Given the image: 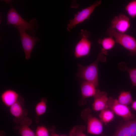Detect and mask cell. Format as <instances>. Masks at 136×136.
Wrapping results in <instances>:
<instances>
[{
  "label": "cell",
  "mask_w": 136,
  "mask_h": 136,
  "mask_svg": "<svg viewBox=\"0 0 136 136\" xmlns=\"http://www.w3.org/2000/svg\"><path fill=\"white\" fill-rule=\"evenodd\" d=\"M120 68L122 70L127 71L133 86L136 87V68L129 69L124 63H121Z\"/></svg>",
  "instance_id": "obj_20"
},
{
  "label": "cell",
  "mask_w": 136,
  "mask_h": 136,
  "mask_svg": "<svg viewBox=\"0 0 136 136\" xmlns=\"http://www.w3.org/2000/svg\"><path fill=\"white\" fill-rule=\"evenodd\" d=\"M106 33L112 37L116 42L128 50L130 54H136V40L133 37L125 33L118 32L111 27L107 29Z\"/></svg>",
  "instance_id": "obj_3"
},
{
  "label": "cell",
  "mask_w": 136,
  "mask_h": 136,
  "mask_svg": "<svg viewBox=\"0 0 136 136\" xmlns=\"http://www.w3.org/2000/svg\"><path fill=\"white\" fill-rule=\"evenodd\" d=\"M111 25V27L118 32L125 33L130 26L129 18L123 14H120L113 18Z\"/></svg>",
  "instance_id": "obj_10"
},
{
  "label": "cell",
  "mask_w": 136,
  "mask_h": 136,
  "mask_svg": "<svg viewBox=\"0 0 136 136\" xmlns=\"http://www.w3.org/2000/svg\"><path fill=\"white\" fill-rule=\"evenodd\" d=\"M125 9L130 17L132 18L136 17V0L130 2L126 5Z\"/></svg>",
  "instance_id": "obj_22"
},
{
  "label": "cell",
  "mask_w": 136,
  "mask_h": 136,
  "mask_svg": "<svg viewBox=\"0 0 136 136\" xmlns=\"http://www.w3.org/2000/svg\"><path fill=\"white\" fill-rule=\"evenodd\" d=\"M106 60L105 55L100 51L95 61L89 65L85 66L78 64V72L76 76L83 80L93 83L97 87L98 86V64L100 61L105 62Z\"/></svg>",
  "instance_id": "obj_1"
},
{
  "label": "cell",
  "mask_w": 136,
  "mask_h": 136,
  "mask_svg": "<svg viewBox=\"0 0 136 136\" xmlns=\"http://www.w3.org/2000/svg\"><path fill=\"white\" fill-rule=\"evenodd\" d=\"M11 8L7 13V24H11L21 27L26 30H28L32 36L36 34L33 29H37L39 27L37 21L35 19L32 18L28 23L23 19L10 4Z\"/></svg>",
  "instance_id": "obj_2"
},
{
  "label": "cell",
  "mask_w": 136,
  "mask_h": 136,
  "mask_svg": "<svg viewBox=\"0 0 136 136\" xmlns=\"http://www.w3.org/2000/svg\"><path fill=\"white\" fill-rule=\"evenodd\" d=\"M21 96L15 91L12 89H7L1 94V100L6 107H10L17 102Z\"/></svg>",
  "instance_id": "obj_13"
},
{
  "label": "cell",
  "mask_w": 136,
  "mask_h": 136,
  "mask_svg": "<svg viewBox=\"0 0 136 136\" xmlns=\"http://www.w3.org/2000/svg\"><path fill=\"white\" fill-rule=\"evenodd\" d=\"M14 26L18 30L20 34L25 58L26 60H29L36 42L39 41V39L38 37L29 35L25 29L17 26Z\"/></svg>",
  "instance_id": "obj_8"
},
{
  "label": "cell",
  "mask_w": 136,
  "mask_h": 136,
  "mask_svg": "<svg viewBox=\"0 0 136 136\" xmlns=\"http://www.w3.org/2000/svg\"><path fill=\"white\" fill-rule=\"evenodd\" d=\"M29 125L23 124L15 127L21 136H36L35 133L29 127Z\"/></svg>",
  "instance_id": "obj_19"
},
{
  "label": "cell",
  "mask_w": 136,
  "mask_h": 136,
  "mask_svg": "<svg viewBox=\"0 0 136 136\" xmlns=\"http://www.w3.org/2000/svg\"><path fill=\"white\" fill-rule=\"evenodd\" d=\"M85 130V127L84 126H75L70 130L69 136H87L84 132Z\"/></svg>",
  "instance_id": "obj_21"
},
{
  "label": "cell",
  "mask_w": 136,
  "mask_h": 136,
  "mask_svg": "<svg viewBox=\"0 0 136 136\" xmlns=\"http://www.w3.org/2000/svg\"><path fill=\"white\" fill-rule=\"evenodd\" d=\"M131 106L132 109L136 111V100L133 101Z\"/></svg>",
  "instance_id": "obj_26"
},
{
  "label": "cell",
  "mask_w": 136,
  "mask_h": 136,
  "mask_svg": "<svg viewBox=\"0 0 136 136\" xmlns=\"http://www.w3.org/2000/svg\"><path fill=\"white\" fill-rule=\"evenodd\" d=\"M80 87L82 97L79 103L82 105L86 102V98L94 96L97 89L93 83L83 80L81 82Z\"/></svg>",
  "instance_id": "obj_11"
},
{
  "label": "cell",
  "mask_w": 136,
  "mask_h": 136,
  "mask_svg": "<svg viewBox=\"0 0 136 136\" xmlns=\"http://www.w3.org/2000/svg\"><path fill=\"white\" fill-rule=\"evenodd\" d=\"M47 100L45 98H41L35 107L36 117L38 118L44 114L46 112L47 108ZM37 119L36 121H37Z\"/></svg>",
  "instance_id": "obj_16"
},
{
  "label": "cell",
  "mask_w": 136,
  "mask_h": 136,
  "mask_svg": "<svg viewBox=\"0 0 136 136\" xmlns=\"http://www.w3.org/2000/svg\"><path fill=\"white\" fill-rule=\"evenodd\" d=\"M81 116L87 123V131L88 133L95 135H100L102 133V122L100 120L92 116L89 109H85L83 111Z\"/></svg>",
  "instance_id": "obj_5"
},
{
  "label": "cell",
  "mask_w": 136,
  "mask_h": 136,
  "mask_svg": "<svg viewBox=\"0 0 136 136\" xmlns=\"http://www.w3.org/2000/svg\"><path fill=\"white\" fill-rule=\"evenodd\" d=\"M117 100L120 103L127 106L132 103L133 101L131 93L129 91L121 92Z\"/></svg>",
  "instance_id": "obj_17"
},
{
  "label": "cell",
  "mask_w": 136,
  "mask_h": 136,
  "mask_svg": "<svg viewBox=\"0 0 136 136\" xmlns=\"http://www.w3.org/2000/svg\"><path fill=\"white\" fill-rule=\"evenodd\" d=\"M35 133L36 136H50L49 129L42 125L37 126Z\"/></svg>",
  "instance_id": "obj_23"
},
{
  "label": "cell",
  "mask_w": 136,
  "mask_h": 136,
  "mask_svg": "<svg viewBox=\"0 0 136 136\" xmlns=\"http://www.w3.org/2000/svg\"><path fill=\"white\" fill-rule=\"evenodd\" d=\"M101 3V0L95 2L90 6L78 12L75 15L74 18L69 20L67 27L68 31L70 32L77 25L88 19L95 8Z\"/></svg>",
  "instance_id": "obj_9"
},
{
  "label": "cell",
  "mask_w": 136,
  "mask_h": 136,
  "mask_svg": "<svg viewBox=\"0 0 136 136\" xmlns=\"http://www.w3.org/2000/svg\"><path fill=\"white\" fill-rule=\"evenodd\" d=\"M112 136H132L128 122H125L119 126Z\"/></svg>",
  "instance_id": "obj_18"
},
{
  "label": "cell",
  "mask_w": 136,
  "mask_h": 136,
  "mask_svg": "<svg viewBox=\"0 0 136 136\" xmlns=\"http://www.w3.org/2000/svg\"><path fill=\"white\" fill-rule=\"evenodd\" d=\"M99 117L101 121L107 124L113 120L114 117V113L111 109L106 108L100 111Z\"/></svg>",
  "instance_id": "obj_15"
},
{
  "label": "cell",
  "mask_w": 136,
  "mask_h": 136,
  "mask_svg": "<svg viewBox=\"0 0 136 136\" xmlns=\"http://www.w3.org/2000/svg\"><path fill=\"white\" fill-rule=\"evenodd\" d=\"M79 36L80 40L75 46L74 52L75 56L77 58L88 55L92 44L89 39V32L85 30L81 29Z\"/></svg>",
  "instance_id": "obj_7"
},
{
  "label": "cell",
  "mask_w": 136,
  "mask_h": 136,
  "mask_svg": "<svg viewBox=\"0 0 136 136\" xmlns=\"http://www.w3.org/2000/svg\"><path fill=\"white\" fill-rule=\"evenodd\" d=\"M98 42L102 47L101 51L105 55L107 54V51L112 49L114 47L116 42L112 37L110 36L99 39Z\"/></svg>",
  "instance_id": "obj_14"
},
{
  "label": "cell",
  "mask_w": 136,
  "mask_h": 136,
  "mask_svg": "<svg viewBox=\"0 0 136 136\" xmlns=\"http://www.w3.org/2000/svg\"><path fill=\"white\" fill-rule=\"evenodd\" d=\"M55 127L52 126L49 129L50 133V136H69L65 135H60L56 133L55 131Z\"/></svg>",
  "instance_id": "obj_25"
},
{
  "label": "cell",
  "mask_w": 136,
  "mask_h": 136,
  "mask_svg": "<svg viewBox=\"0 0 136 136\" xmlns=\"http://www.w3.org/2000/svg\"><path fill=\"white\" fill-rule=\"evenodd\" d=\"M24 100L21 96L18 100L9 107V111L14 117V122L20 125H30L31 120L27 117L28 114L27 110L23 108Z\"/></svg>",
  "instance_id": "obj_4"
},
{
  "label": "cell",
  "mask_w": 136,
  "mask_h": 136,
  "mask_svg": "<svg viewBox=\"0 0 136 136\" xmlns=\"http://www.w3.org/2000/svg\"><path fill=\"white\" fill-rule=\"evenodd\" d=\"M128 123L132 136H136V117Z\"/></svg>",
  "instance_id": "obj_24"
},
{
  "label": "cell",
  "mask_w": 136,
  "mask_h": 136,
  "mask_svg": "<svg viewBox=\"0 0 136 136\" xmlns=\"http://www.w3.org/2000/svg\"><path fill=\"white\" fill-rule=\"evenodd\" d=\"M93 97L94 101L92 104L93 110L96 112L100 111L104 109L108 108L109 98L108 97L106 92L101 91L97 89Z\"/></svg>",
  "instance_id": "obj_12"
},
{
  "label": "cell",
  "mask_w": 136,
  "mask_h": 136,
  "mask_svg": "<svg viewBox=\"0 0 136 136\" xmlns=\"http://www.w3.org/2000/svg\"><path fill=\"white\" fill-rule=\"evenodd\" d=\"M108 108L115 114L122 117L125 122L131 121L135 118V116L130 111L127 106L120 103L117 99L112 97L108 98Z\"/></svg>",
  "instance_id": "obj_6"
}]
</instances>
